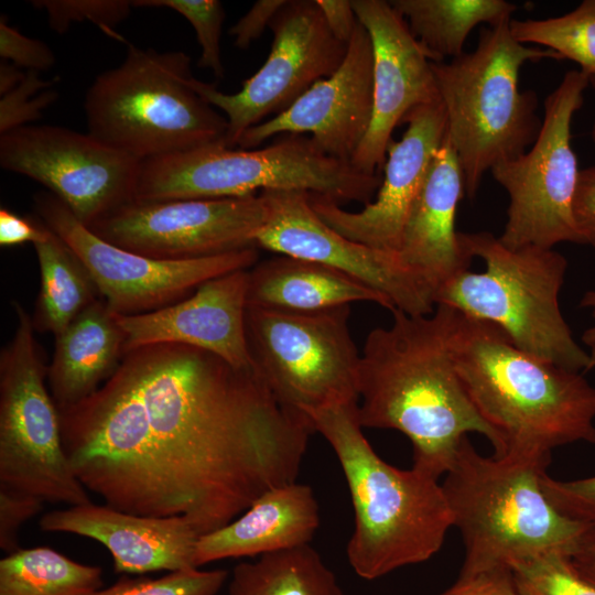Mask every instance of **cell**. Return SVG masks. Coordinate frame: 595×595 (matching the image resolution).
I'll list each match as a JSON object with an SVG mask.
<instances>
[{"mask_svg":"<svg viewBox=\"0 0 595 595\" xmlns=\"http://www.w3.org/2000/svg\"><path fill=\"white\" fill-rule=\"evenodd\" d=\"M133 7L169 8L183 15L193 26L201 46L198 66L221 79L225 71L220 54L224 7L218 0H134Z\"/></svg>","mask_w":595,"mask_h":595,"instance_id":"cell-32","label":"cell"},{"mask_svg":"<svg viewBox=\"0 0 595 595\" xmlns=\"http://www.w3.org/2000/svg\"><path fill=\"white\" fill-rule=\"evenodd\" d=\"M249 269L201 284L188 298L138 315H116L125 334L123 353L162 343L213 353L230 365L255 368L246 333Z\"/></svg>","mask_w":595,"mask_h":595,"instance_id":"cell-21","label":"cell"},{"mask_svg":"<svg viewBox=\"0 0 595 595\" xmlns=\"http://www.w3.org/2000/svg\"><path fill=\"white\" fill-rule=\"evenodd\" d=\"M372 44V116L351 164L380 174L393 130L413 109L440 100L426 52L389 1L350 0Z\"/></svg>","mask_w":595,"mask_h":595,"instance_id":"cell-18","label":"cell"},{"mask_svg":"<svg viewBox=\"0 0 595 595\" xmlns=\"http://www.w3.org/2000/svg\"><path fill=\"white\" fill-rule=\"evenodd\" d=\"M509 22L483 28L473 52L448 63L432 62L446 136L457 153L469 199L486 172L522 155L539 134L538 96L520 89L521 67L528 62L561 60L551 50L517 42Z\"/></svg>","mask_w":595,"mask_h":595,"instance_id":"cell-6","label":"cell"},{"mask_svg":"<svg viewBox=\"0 0 595 595\" xmlns=\"http://www.w3.org/2000/svg\"><path fill=\"white\" fill-rule=\"evenodd\" d=\"M34 248L41 286L33 326L37 332L57 336L100 295L84 263L54 231L50 229L47 237L34 244Z\"/></svg>","mask_w":595,"mask_h":595,"instance_id":"cell-28","label":"cell"},{"mask_svg":"<svg viewBox=\"0 0 595 595\" xmlns=\"http://www.w3.org/2000/svg\"><path fill=\"white\" fill-rule=\"evenodd\" d=\"M264 64L234 94L195 77L194 90L228 122L224 143L235 148L245 131L290 108L307 89L334 74L348 44L329 31L315 0H288L273 18Z\"/></svg>","mask_w":595,"mask_h":595,"instance_id":"cell-14","label":"cell"},{"mask_svg":"<svg viewBox=\"0 0 595 595\" xmlns=\"http://www.w3.org/2000/svg\"><path fill=\"white\" fill-rule=\"evenodd\" d=\"M581 307L588 309L594 324L586 328L582 335V342L587 347L592 369L595 368V290L585 292L580 302Z\"/></svg>","mask_w":595,"mask_h":595,"instance_id":"cell-46","label":"cell"},{"mask_svg":"<svg viewBox=\"0 0 595 595\" xmlns=\"http://www.w3.org/2000/svg\"><path fill=\"white\" fill-rule=\"evenodd\" d=\"M48 227L42 221L33 223L29 218L21 217L6 207L0 209V245L2 247L33 245L44 240L48 235Z\"/></svg>","mask_w":595,"mask_h":595,"instance_id":"cell-43","label":"cell"},{"mask_svg":"<svg viewBox=\"0 0 595 595\" xmlns=\"http://www.w3.org/2000/svg\"><path fill=\"white\" fill-rule=\"evenodd\" d=\"M320 526L318 505L309 485L298 482L260 496L239 518L199 537L195 565L263 555L309 544Z\"/></svg>","mask_w":595,"mask_h":595,"instance_id":"cell-24","label":"cell"},{"mask_svg":"<svg viewBox=\"0 0 595 595\" xmlns=\"http://www.w3.org/2000/svg\"><path fill=\"white\" fill-rule=\"evenodd\" d=\"M31 3L45 11L50 28L60 34L74 23L89 21L107 34L118 36L115 26L125 21L133 8L128 0H34Z\"/></svg>","mask_w":595,"mask_h":595,"instance_id":"cell-35","label":"cell"},{"mask_svg":"<svg viewBox=\"0 0 595 595\" xmlns=\"http://www.w3.org/2000/svg\"><path fill=\"white\" fill-rule=\"evenodd\" d=\"M26 71L8 61L0 64V95L3 96L14 89L25 77Z\"/></svg>","mask_w":595,"mask_h":595,"instance_id":"cell-47","label":"cell"},{"mask_svg":"<svg viewBox=\"0 0 595 595\" xmlns=\"http://www.w3.org/2000/svg\"><path fill=\"white\" fill-rule=\"evenodd\" d=\"M228 578L223 569L201 571L198 567L169 572L156 577H120L109 587L88 595H216Z\"/></svg>","mask_w":595,"mask_h":595,"instance_id":"cell-33","label":"cell"},{"mask_svg":"<svg viewBox=\"0 0 595 595\" xmlns=\"http://www.w3.org/2000/svg\"><path fill=\"white\" fill-rule=\"evenodd\" d=\"M229 595H345L310 544L260 555L232 570Z\"/></svg>","mask_w":595,"mask_h":595,"instance_id":"cell-29","label":"cell"},{"mask_svg":"<svg viewBox=\"0 0 595 595\" xmlns=\"http://www.w3.org/2000/svg\"><path fill=\"white\" fill-rule=\"evenodd\" d=\"M327 28L339 41L348 44L358 24L350 0H315Z\"/></svg>","mask_w":595,"mask_h":595,"instance_id":"cell-44","label":"cell"},{"mask_svg":"<svg viewBox=\"0 0 595 595\" xmlns=\"http://www.w3.org/2000/svg\"><path fill=\"white\" fill-rule=\"evenodd\" d=\"M458 238L486 269L464 270L441 284L435 304L496 325L517 348L541 360L577 372L592 369L560 310L567 269L563 255L533 245L511 249L488 231H458Z\"/></svg>","mask_w":595,"mask_h":595,"instance_id":"cell-8","label":"cell"},{"mask_svg":"<svg viewBox=\"0 0 595 595\" xmlns=\"http://www.w3.org/2000/svg\"><path fill=\"white\" fill-rule=\"evenodd\" d=\"M372 64L371 40L358 21L337 71L284 112L249 128L237 145L251 150L277 134L307 132L329 156L350 162L371 121Z\"/></svg>","mask_w":595,"mask_h":595,"instance_id":"cell-20","label":"cell"},{"mask_svg":"<svg viewBox=\"0 0 595 595\" xmlns=\"http://www.w3.org/2000/svg\"><path fill=\"white\" fill-rule=\"evenodd\" d=\"M588 79H589V85H592L594 87V89H595V76L589 77ZM591 138H592V141H593L594 148H595V120H594V123L592 126Z\"/></svg>","mask_w":595,"mask_h":595,"instance_id":"cell-48","label":"cell"},{"mask_svg":"<svg viewBox=\"0 0 595 595\" xmlns=\"http://www.w3.org/2000/svg\"><path fill=\"white\" fill-rule=\"evenodd\" d=\"M463 193L461 163L446 136L410 208L398 251L402 262L426 280L434 291L469 269L472 257L455 229Z\"/></svg>","mask_w":595,"mask_h":595,"instance_id":"cell-23","label":"cell"},{"mask_svg":"<svg viewBox=\"0 0 595 595\" xmlns=\"http://www.w3.org/2000/svg\"><path fill=\"white\" fill-rule=\"evenodd\" d=\"M58 412L88 491L128 513L182 517L199 536L296 482L314 431L256 368L173 343L126 353L99 389Z\"/></svg>","mask_w":595,"mask_h":595,"instance_id":"cell-1","label":"cell"},{"mask_svg":"<svg viewBox=\"0 0 595 595\" xmlns=\"http://www.w3.org/2000/svg\"><path fill=\"white\" fill-rule=\"evenodd\" d=\"M102 585L99 566L46 547L20 549L0 560V595H88Z\"/></svg>","mask_w":595,"mask_h":595,"instance_id":"cell-30","label":"cell"},{"mask_svg":"<svg viewBox=\"0 0 595 595\" xmlns=\"http://www.w3.org/2000/svg\"><path fill=\"white\" fill-rule=\"evenodd\" d=\"M453 351L469 399L505 453L595 443V388L581 372L524 353L496 325L459 312Z\"/></svg>","mask_w":595,"mask_h":595,"instance_id":"cell-5","label":"cell"},{"mask_svg":"<svg viewBox=\"0 0 595 595\" xmlns=\"http://www.w3.org/2000/svg\"><path fill=\"white\" fill-rule=\"evenodd\" d=\"M588 85V77L581 71L567 72L544 100V116L533 144L522 155L490 170L509 197L507 221L498 237L508 248L583 245L573 214L580 170L571 127Z\"/></svg>","mask_w":595,"mask_h":595,"instance_id":"cell-12","label":"cell"},{"mask_svg":"<svg viewBox=\"0 0 595 595\" xmlns=\"http://www.w3.org/2000/svg\"><path fill=\"white\" fill-rule=\"evenodd\" d=\"M380 174L329 156L311 138L285 134L261 149L216 142L141 162L132 202L225 198L262 191H304L337 204L370 203Z\"/></svg>","mask_w":595,"mask_h":595,"instance_id":"cell-7","label":"cell"},{"mask_svg":"<svg viewBox=\"0 0 595 595\" xmlns=\"http://www.w3.org/2000/svg\"><path fill=\"white\" fill-rule=\"evenodd\" d=\"M570 560L577 573L595 585V526L582 534Z\"/></svg>","mask_w":595,"mask_h":595,"instance_id":"cell-45","label":"cell"},{"mask_svg":"<svg viewBox=\"0 0 595 595\" xmlns=\"http://www.w3.org/2000/svg\"><path fill=\"white\" fill-rule=\"evenodd\" d=\"M34 202L42 223L80 259L100 298L116 315L170 306L214 278L252 268L259 257L257 247H250L197 259H154L99 238L52 193H39Z\"/></svg>","mask_w":595,"mask_h":595,"instance_id":"cell-13","label":"cell"},{"mask_svg":"<svg viewBox=\"0 0 595 595\" xmlns=\"http://www.w3.org/2000/svg\"><path fill=\"white\" fill-rule=\"evenodd\" d=\"M353 302H374L389 311L394 309L380 293L318 262L282 256L249 269L248 306L315 312Z\"/></svg>","mask_w":595,"mask_h":595,"instance_id":"cell-26","label":"cell"},{"mask_svg":"<svg viewBox=\"0 0 595 595\" xmlns=\"http://www.w3.org/2000/svg\"><path fill=\"white\" fill-rule=\"evenodd\" d=\"M0 56L26 71H47L55 64L53 51L43 41L29 37L0 19Z\"/></svg>","mask_w":595,"mask_h":595,"instance_id":"cell-38","label":"cell"},{"mask_svg":"<svg viewBox=\"0 0 595 595\" xmlns=\"http://www.w3.org/2000/svg\"><path fill=\"white\" fill-rule=\"evenodd\" d=\"M267 216L256 247L322 263L364 283L411 315L431 314L432 285L399 255L356 242L337 232L312 208L304 191H262Z\"/></svg>","mask_w":595,"mask_h":595,"instance_id":"cell-17","label":"cell"},{"mask_svg":"<svg viewBox=\"0 0 595 595\" xmlns=\"http://www.w3.org/2000/svg\"><path fill=\"white\" fill-rule=\"evenodd\" d=\"M402 123L408 127L387 150L385 177L370 203L349 212L336 202L310 193L314 212L346 238L368 247L398 253L410 208L420 193L435 153L446 137L442 100L411 110Z\"/></svg>","mask_w":595,"mask_h":595,"instance_id":"cell-19","label":"cell"},{"mask_svg":"<svg viewBox=\"0 0 595 595\" xmlns=\"http://www.w3.org/2000/svg\"><path fill=\"white\" fill-rule=\"evenodd\" d=\"M511 573L520 595H595V585L580 575L565 555L540 558Z\"/></svg>","mask_w":595,"mask_h":595,"instance_id":"cell-34","label":"cell"},{"mask_svg":"<svg viewBox=\"0 0 595 595\" xmlns=\"http://www.w3.org/2000/svg\"><path fill=\"white\" fill-rule=\"evenodd\" d=\"M46 532L86 537L101 543L111 554L117 573L143 574L197 567L198 532L182 517L138 516L110 506H68L46 512L39 520Z\"/></svg>","mask_w":595,"mask_h":595,"instance_id":"cell-22","label":"cell"},{"mask_svg":"<svg viewBox=\"0 0 595 595\" xmlns=\"http://www.w3.org/2000/svg\"><path fill=\"white\" fill-rule=\"evenodd\" d=\"M391 313V324L371 329L360 353V425L403 433L412 443L413 467L436 478L448 470L467 433L484 435L494 454L502 455V441L477 412L455 368L458 312L436 304L426 315Z\"/></svg>","mask_w":595,"mask_h":595,"instance_id":"cell-2","label":"cell"},{"mask_svg":"<svg viewBox=\"0 0 595 595\" xmlns=\"http://www.w3.org/2000/svg\"><path fill=\"white\" fill-rule=\"evenodd\" d=\"M304 413L332 446L349 488L355 527L346 554L355 573L375 580L432 558L453 527L439 478L380 458L363 433L358 401Z\"/></svg>","mask_w":595,"mask_h":595,"instance_id":"cell-4","label":"cell"},{"mask_svg":"<svg viewBox=\"0 0 595 595\" xmlns=\"http://www.w3.org/2000/svg\"><path fill=\"white\" fill-rule=\"evenodd\" d=\"M123 344L116 315L101 298L55 336L46 382L58 411L89 397L113 375Z\"/></svg>","mask_w":595,"mask_h":595,"instance_id":"cell-25","label":"cell"},{"mask_svg":"<svg viewBox=\"0 0 595 595\" xmlns=\"http://www.w3.org/2000/svg\"><path fill=\"white\" fill-rule=\"evenodd\" d=\"M17 328L0 354V488L44 502H91L65 454L58 409L31 315L12 302Z\"/></svg>","mask_w":595,"mask_h":595,"instance_id":"cell-10","label":"cell"},{"mask_svg":"<svg viewBox=\"0 0 595 595\" xmlns=\"http://www.w3.org/2000/svg\"><path fill=\"white\" fill-rule=\"evenodd\" d=\"M441 595H520L511 571L491 570L475 574H459Z\"/></svg>","mask_w":595,"mask_h":595,"instance_id":"cell-40","label":"cell"},{"mask_svg":"<svg viewBox=\"0 0 595 595\" xmlns=\"http://www.w3.org/2000/svg\"><path fill=\"white\" fill-rule=\"evenodd\" d=\"M40 498L0 488V548L7 554L20 550L18 536L23 523L43 509Z\"/></svg>","mask_w":595,"mask_h":595,"instance_id":"cell-39","label":"cell"},{"mask_svg":"<svg viewBox=\"0 0 595 595\" xmlns=\"http://www.w3.org/2000/svg\"><path fill=\"white\" fill-rule=\"evenodd\" d=\"M551 453L508 450L484 456L463 437L442 484L465 558L459 574L511 571L530 561L571 556L589 527L561 513L541 477Z\"/></svg>","mask_w":595,"mask_h":595,"instance_id":"cell-3","label":"cell"},{"mask_svg":"<svg viewBox=\"0 0 595 595\" xmlns=\"http://www.w3.org/2000/svg\"><path fill=\"white\" fill-rule=\"evenodd\" d=\"M573 214L583 245L595 248V167L580 171Z\"/></svg>","mask_w":595,"mask_h":595,"instance_id":"cell-42","label":"cell"},{"mask_svg":"<svg viewBox=\"0 0 595 595\" xmlns=\"http://www.w3.org/2000/svg\"><path fill=\"white\" fill-rule=\"evenodd\" d=\"M52 80L42 79L39 72L26 71L24 79L0 99V134L29 126L42 118L44 109L58 97Z\"/></svg>","mask_w":595,"mask_h":595,"instance_id":"cell-36","label":"cell"},{"mask_svg":"<svg viewBox=\"0 0 595 595\" xmlns=\"http://www.w3.org/2000/svg\"><path fill=\"white\" fill-rule=\"evenodd\" d=\"M288 0H259L229 29L234 45L247 50L258 40Z\"/></svg>","mask_w":595,"mask_h":595,"instance_id":"cell-41","label":"cell"},{"mask_svg":"<svg viewBox=\"0 0 595 595\" xmlns=\"http://www.w3.org/2000/svg\"><path fill=\"white\" fill-rule=\"evenodd\" d=\"M267 209L260 195L129 202L88 228L122 249L164 260H187L256 247Z\"/></svg>","mask_w":595,"mask_h":595,"instance_id":"cell-16","label":"cell"},{"mask_svg":"<svg viewBox=\"0 0 595 595\" xmlns=\"http://www.w3.org/2000/svg\"><path fill=\"white\" fill-rule=\"evenodd\" d=\"M0 165L44 185L89 227L132 202L141 161L88 132L29 125L0 134Z\"/></svg>","mask_w":595,"mask_h":595,"instance_id":"cell-15","label":"cell"},{"mask_svg":"<svg viewBox=\"0 0 595 595\" xmlns=\"http://www.w3.org/2000/svg\"><path fill=\"white\" fill-rule=\"evenodd\" d=\"M191 57L129 45L86 91L88 133L139 161L224 142L228 122L193 88Z\"/></svg>","mask_w":595,"mask_h":595,"instance_id":"cell-9","label":"cell"},{"mask_svg":"<svg viewBox=\"0 0 595 595\" xmlns=\"http://www.w3.org/2000/svg\"><path fill=\"white\" fill-rule=\"evenodd\" d=\"M393 9L426 52L431 62L464 53L475 26H496L511 20L517 4L505 0H392Z\"/></svg>","mask_w":595,"mask_h":595,"instance_id":"cell-27","label":"cell"},{"mask_svg":"<svg viewBox=\"0 0 595 595\" xmlns=\"http://www.w3.org/2000/svg\"><path fill=\"white\" fill-rule=\"evenodd\" d=\"M541 485L549 501L571 519L595 526V476L559 480L544 473Z\"/></svg>","mask_w":595,"mask_h":595,"instance_id":"cell-37","label":"cell"},{"mask_svg":"<svg viewBox=\"0 0 595 595\" xmlns=\"http://www.w3.org/2000/svg\"><path fill=\"white\" fill-rule=\"evenodd\" d=\"M349 316L350 305L315 312L247 306L255 368L282 404L304 413L358 401L360 354Z\"/></svg>","mask_w":595,"mask_h":595,"instance_id":"cell-11","label":"cell"},{"mask_svg":"<svg viewBox=\"0 0 595 595\" xmlns=\"http://www.w3.org/2000/svg\"><path fill=\"white\" fill-rule=\"evenodd\" d=\"M509 29L517 42L541 45L578 64L588 78L595 76V0L555 18L511 19Z\"/></svg>","mask_w":595,"mask_h":595,"instance_id":"cell-31","label":"cell"}]
</instances>
